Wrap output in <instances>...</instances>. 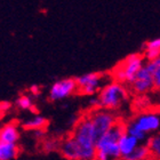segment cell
<instances>
[{"instance_id": "obj_1", "label": "cell", "mask_w": 160, "mask_h": 160, "mask_svg": "<svg viewBox=\"0 0 160 160\" xmlns=\"http://www.w3.org/2000/svg\"><path fill=\"white\" fill-rule=\"evenodd\" d=\"M73 135L82 150V160H95L96 145L94 142V128L90 116H83L77 121Z\"/></svg>"}, {"instance_id": "obj_2", "label": "cell", "mask_w": 160, "mask_h": 160, "mask_svg": "<svg viewBox=\"0 0 160 160\" xmlns=\"http://www.w3.org/2000/svg\"><path fill=\"white\" fill-rule=\"evenodd\" d=\"M144 56L141 54H132L121 61L112 70V77L118 82L132 83L136 79L138 71L144 65Z\"/></svg>"}, {"instance_id": "obj_3", "label": "cell", "mask_w": 160, "mask_h": 160, "mask_svg": "<svg viewBox=\"0 0 160 160\" xmlns=\"http://www.w3.org/2000/svg\"><path fill=\"white\" fill-rule=\"evenodd\" d=\"M127 97V89L122 86V83L118 81L107 85L104 88H102L98 95L101 108L104 109H117Z\"/></svg>"}, {"instance_id": "obj_4", "label": "cell", "mask_w": 160, "mask_h": 160, "mask_svg": "<svg viewBox=\"0 0 160 160\" xmlns=\"http://www.w3.org/2000/svg\"><path fill=\"white\" fill-rule=\"evenodd\" d=\"M89 116L92 122H93L94 142L96 145L97 142L108 133V130L112 127V125L116 122L118 118H116L113 114L109 113V112H105V111H94Z\"/></svg>"}, {"instance_id": "obj_5", "label": "cell", "mask_w": 160, "mask_h": 160, "mask_svg": "<svg viewBox=\"0 0 160 160\" xmlns=\"http://www.w3.org/2000/svg\"><path fill=\"white\" fill-rule=\"evenodd\" d=\"M58 151L69 160H82V150L73 133L69 134L63 141H61Z\"/></svg>"}, {"instance_id": "obj_6", "label": "cell", "mask_w": 160, "mask_h": 160, "mask_svg": "<svg viewBox=\"0 0 160 160\" xmlns=\"http://www.w3.org/2000/svg\"><path fill=\"white\" fill-rule=\"evenodd\" d=\"M77 89H78L77 79L69 78V79L60 80V81H56L52 86L49 97L52 101L61 100V98H64V97L71 95V94L74 93Z\"/></svg>"}, {"instance_id": "obj_7", "label": "cell", "mask_w": 160, "mask_h": 160, "mask_svg": "<svg viewBox=\"0 0 160 160\" xmlns=\"http://www.w3.org/2000/svg\"><path fill=\"white\" fill-rule=\"evenodd\" d=\"M103 74L102 73H87L83 74L81 77L77 78V83H78V92L82 95H92V94L96 93V90L98 89L102 80Z\"/></svg>"}, {"instance_id": "obj_8", "label": "cell", "mask_w": 160, "mask_h": 160, "mask_svg": "<svg viewBox=\"0 0 160 160\" xmlns=\"http://www.w3.org/2000/svg\"><path fill=\"white\" fill-rule=\"evenodd\" d=\"M137 125L143 132H150V130L157 129L160 125V120L156 113L152 112H145L144 114L140 116L137 119Z\"/></svg>"}, {"instance_id": "obj_9", "label": "cell", "mask_w": 160, "mask_h": 160, "mask_svg": "<svg viewBox=\"0 0 160 160\" xmlns=\"http://www.w3.org/2000/svg\"><path fill=\"white\" fill-rule=\"evenodd\" d=\"M130 88L134 94L143 95V94L154 89L153 78H136L130 83Z\"/></svg>"}, {"instance_id": "obj_10", "label": "cell", "mask_w": 160, "mask_h": 160, "mask_svg": "<svg viewBox=\"0 0 160 160\" xmlns=\"http://www.w3.org/2000/svg\"><path fill=\"white\" fill-rule=\"evenodd\" d=\"M18 140V132L16 126L12 123H7L0 130V143H15Z\"/></svg>"}, {"instance_id": "obj_11", "label": "cell", "mask_w": 160, "mask_h": 160, "mask_svg": "<svg viewBox=\"0 0 160 160\" xmlns=\"http://www.w3.org/2000/svg\"><path fill=\"white\" fill-rule=\"evenodd\" d=\"M119 147L120 151H121V156L123 154H128L136 148L137 144V137L133 136V135H123L121 138L119 140Z\"/></svg>"}, {"instance_id": "obj_12", "label": "cell", "mask_w": 160, "mask_h": 160, "mask_svg": "<svg viewBox=\"0 0 160 160\" xmlns=\"http://www.w3.org/2000/svg\"><path fill=\"white\" fill-rule=\"evenodd\" d=\"M150 150L149 148L145 145V147H140V148H135L130 153L128 154H123L120 157L121 160H145L150 157Z\"/></svg>"}, {"instance_id": "obj_13", "label": "cell", "mask_w": 160, "mask_h": 160, "mask_svg": "<svg viewBox=\"0 0 160 160\" xmlns=\"http://www.w3.org/2000/svg\"><path fill=\"white\" fill-rule=\"evenodd\" d=\"M17 154L18 148L15 143H0V160H12Z\"/></svg>"}, {"instance_id": "obj_14", "label": "cell", "mask_w": 160, "mask_h": 160, "mask_svg": "<svg viewBox=\"0 0 160 160\" xmlns=\"http://www.w3.org/2000/svg\"><path fill=\"white\" fill-rule=\"evenodd\" d=\"M47 121L45 118L42 117H36L34 119L29 120L27 122L23 123V128L27 130H38V129H43L47 126Z\"/></svg>"}, {"instance_id": "obj_15", "label": "cell", "mask_w": 160, "mask_h": 160, "mask_svg": "<svg viewBox=\"0 0 160 160\" xmlns=\"http://www.w3.org/2000/svg\"><path fill=\"white\" fill-rule=\"evenodd\" d=\"M147 147L150 150V153L152 157H156L160 159V133L156 136H152L148 142Z\"/></svg>"}, {"instance_id": "obj_16", "label": "cell", "mask_w": 160, "mask_h": 160, "mask_svg": "<svg viewBox=\"0 0 160 160\" xmlns=\"http://www.w3.org/2000/svg\"><path fill=\"white\" fill-rule=\"evenodd\" d=\"M60 143H61V141L47 140L42 143V149H43V151H46V152L58 150V149H60Z\"/></svg>"}, {"instance_id": "obj_17", "label": "cell", "mask_w": 160, "mask_h": 160, "mask_svg": "<svg viewBox=\"0 0 160 160\" xmlns=\"http://www.w3.org/2000/svg\"><path fill=\"white\" fill-rule=\"evenodd\" d=\"M143 56L147 61H153L160 56V48H145Z\"/></svg>"}, {"instance_id": "obj_18", "label": "cell", "mask_w": 160, "mask_h": 160, "mask_svg": "<svg viewBox=\"0 0 160 160\" xmlns=\"http://www.w3.org/2000/svg\"><path fill=\"white\" fill-rule=\"evenodd\" d=\"M144 133H145V132H143V130L141 129L137 123H133V125H130V126L128 127V134L137 137V140L144 138Z\"/></svg>"}, {"instance_id": "obj_19", "label": "cell", "mask_w": 160, "mask_h": 160, "mask_svg": "<svg viewBox=\"0 0 160 160\" xmlns=\"http://www.w3.org/2000/svg\"><path fill=\"white\" fill-rule=\"evenodd\" d=\"M16 104L17 107L21 108V109H31L32 108V101L30 100V97L25 96V95L18 97L16 101Z\"/></svg>"}, {"instance_id": "obj_20", "label": "cell", "mask_w": 160, "mask_h": 160, "mask_svg": "<svg viewBox=\"0 0 160 160\" xmlns=\"http://www.w3.org/2000/svg\"><path fill=\"white\" fill-rule=\"evenodd\" d=\"M135 108L137 110H144L147 111L149 109V100L145 96H140L137 97V100L135 101Z\"/></svg>"}, {"instance_id": "obj_21", "label": "cell", "mask_w": 160, "mask_h": 160, "mask_svg": "<svg viewBox=\"0 0 160 160\" xmlns=\"http://www.w3.org/2000/svg\"><path fill=\"white\" fill-rule=\"evenodd\" d=\"M153 85L154 90H159L160 92V67L154 71L153 73Z\"/></svg>"}, {"instance_id": "obj_22", "label": "cell", "mask_w": 160, "mask_h": 160, "mask_svg": "<svg viewBox=\"0 0 160 160\" xmlns=\"http://www.w3.org/2000/svg\"><path fill=\"white\" fill-rule=\"evenodd\" d=\"M144 48H160V37L154 38V39L148 41L144 45Z\"/></svg>"}, {"instance_id": "obj_23", "label": "cell", "mask_w": 160, "mask_h": 160, "mask_svg": "<svg viewBox=\"0 0 160 160\" xmlns=\"http://www.w3.org/2000/svg\"><path fill=\"white\" fill-rule=\"evenodd\" d=\"M10 107H12L10 103L9 102H6V101L0 103V110H1V112H6L8 109H10Z\"/></svg>"}, {"instance_id": "obj_24", "label": "cell", "mask_w": 160, "mask_h": 160, "mask_svg": "<svg viewBox=\"0 0 160 160\" xmlns=\"http://www.w3.org/2000/svg\"><path fill=\"white\" fill-rule=\"evenodd\" d=\"M30 92L33 94V95H38V94L40 93L39 86H37V85H32V86L30 87Z\"/></svg>"}, {"instance_id": "obj_25", "label": "cell", "mask_w": 160, "mask_h": 160, "mask_svg": "<svg viewBox=\"0 0 160 160\" xmlns=\"http://www.w3.org/2000/svg\"><path fill=\"white\" fill-rule=\"evenodd\" d=\"M145 160H160V159H158V158H156V157H152V156H150V157L148 158V159H145Z\"/></svg>"}]
</instances>
